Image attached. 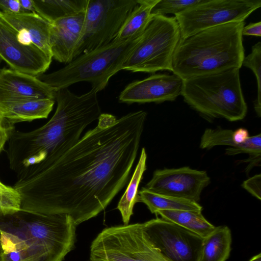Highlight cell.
<instances>
[{
  "label": "cell",
  "instance_id": "obj_1",
  "mask_svg": "<svg viewBox=\"0 0 261 261\" xmlns=\"http://www.w3.org/2000/svg\"><path fill=\"white\" fill-rule=\"evenodd\" d=\"M146 116L142 110L119 119L101 114L71 148L21 170L13 186L21 209L67 215L76 225L96 217L126 184Z\"/></svg>",
  "mask_w": 261,
  "mask_h": 261
},
{
  "label": "cell",
  "instance_id": "obj_2",
  "mask_svg": "<svg viewBox=\"0 0 261 261\" xmlns=\"http://www.w3.org/2000/svg\"><path fill=\"white\" fill-rule=\"evenodd\" d=\"M94 89L81 95L68 88L55 90L56 111L44 125L23 132L14 128L8 139V158L11 169L17 173L44 160L59 155L74 145L84 129L101 114Z\"/></svg>",
  "mask_w": 261,
  "mask_h": 261
},
{
  "label": "cell",
  "instance_id": "obj_3",
  "mask_svg": "<svg viewBox=\"0 0 261 261\" xmlns=\"http://www.w3.org/2000/svg\"><path fill=\"white\" fill-rule=\"evenodd\" d=\"M76 226L67 215L0 213L3 248L18 251L24 261H63L74 247Z\"/></svg>",
  "mask_w": 261,
  "mask_h": 261
},
{
  "label": "cell",
  "instance_id": "obj_4",
  "mask_svg": "<svg viewBox=\"0 0 261 261\" xmlns=\"http://www.w3.org/2000/svg\"><path fill=\"white\" fill-rule=\"evenodd\" d=\"M245 22L227 23L181 38L172 72L182 80L238 68L245 57L242 31Z\"/></svg>",
  "mask_w": 261,
  "mask_h": 261
},
{
  "label": "cell",
  "instance_id": "obj_5",
  "mask_svg": "<svg viewBox=\"0 0 261 261\" xmlns=\"http://www.w3.org/2000/svg\"><path fill=\"white\" fill-rule=\"evenodd\" d=\"M181 95L186 103L207 120L222 118L236 121L247 114L238 68L183 80Z\"/></svg>",
  "mask_w": 261,
  "mask_h": 261
},
{
  "label": "cell",
  "instance_id": "obj_6",
  "mask_svg": "<svg viewBox=\"0 0 261 261\" xmlns=\"http://www.w3.org/2000/svg\"><path fill=\"white\" fill-rule=\"evenodd\" d=\"M140 36L124 41L114 40L105 46L79 56L56 71L36 77L55 90L87 82L98 92L105 88L113 75L122 70L123 62Z\"/></svg>",
  "mask_w": 261,
  "mask_h": 261
},
{
  "label": "cell",
  "instance_id": "obj_7",
  "mask_svg": "<svg viewBox=\"0 0 261 261\" xmlns=\"http://www.w3.org/2000/svg\"><path fill=\"white\" fill-rule=\"evenodd\" d=\"M180 39L179 27L174 16L151 15L145 30L123 62L122 70L172 72L173 57Z\"/></svg>",
  "mask_w": 261,
  "mask_h": 261
},
{
  "label": "cell",
  "instance_id": "obj_8",
  "mask_svg": "<svg viewBox=\"0 0 261 261\" xmlns=\"http://www.w3.org/2000/svg\"><path fill=\"white\" fill-rule=\"evenodd\" d=\"M91 261H168L154 247L143 223L107 227L93 241Z\"/></svg>",
  "mask_w": 261,
  "mask_h": 261
},
{
  "label": "cell",
  "instance_id": "obj_9",
  "mask_svg": "<svg viewBox=\"0 0 261 261\" xmlns=\"http://www.w3.org/2000/svg\"><path fill=\"white\" fill-rule=\"evenodd\" d=\"M138 0H88L73 60L114 40Z\"/></svg>",
  "mask_w": 261,
  "mask_h": 261
},
{
  "label": "cell",
  "instance_id": "obj_10",
  "mask_svg": "<svg viewBox=\"0 0 261 261\" xmlns=\"http://www.w3.org/2000/svg\"><path fill=\"white\" fill-rule=\"evenodd\" d=\"M260 6V0H202L174 17L185 38L219 25L244 21Z\"/></svg>",
  "mask_w": 261,
  "mask_h": 261
},
{
  "label": "cell",
  "instance_id": "obj_11",
  "mask_svg": "<svg viewBox=\"0 0 261 261\" xmlns=\"http://www.w3.org/2000/svg\"><path fill=\"white\" fill-rule=\"evenodd\" d=\"M150 241L168 261H200L203 239L163 218L143 223Z\"/></svg>",
  "mask_w": 261,
  "mask_h": 261
},
{
  "label": "cell",
  "instance_id": "obj_12",
  "mask_svg": "<svg viewBox=\"0 0 261 261\" xmlns=\"http://www.w3.org/2000/svg\"><path fill=\"white\" fill-rule=\"evenodd\" d=\"M0 59L13 70L37 76L47 70L53 58L0 16Z\"/></svg>",
  "mask_w": 261,
  "mask_h": 261
},
{
  "label": "cell",
  "instance_id": "obj_13",
  "mask_svg": "<svg viewBox=\"0 0 261 261\" xmlns=\"http://www.w3.org/2000/svg\"><path fill=\"white\" fill-rule=\"evenodd\" d=\"M210 183L206 171L183 167L156 170L144 188L152 193L198 203L202 191Z\"/></svg>",
  "mask_w": 261,
  "mask_h": 261
},
{
  "label": "cell",
  "instance_id": "obj_14",
  "mask_svg": "<svg viewBox=\"0 0 261 261\" xmlns=\"http://www.w3.org/2000/svg\"><path fill=\"white\" fill-rule=\"evenodd\" d=\"M182 84L183 80L175 74H153L128 84L119 100L127 104L172 101L181 95Z\"/></svg>",
  "mask_w": 261,
  "mask_h": 261
},
{
  "label": "cell",
  "instance_id": "obj_15",
  "mask_svg": "<svg viewBox=\"0 0 261 261\" xmlns=\"http://www.w3.org/2000/svg\"><path fill=\"white\" fill-rule=\"evenodd\" d=\"M55 100V90L36 76L12 69L0 71V103L24 99Z\"/></svg>",
  "mask_w": 261,
  "mask_h": 261
},
{
  "label": "cell",
  "instance_id": "obj_16",
  "mask_svg": "<svg viewBox=\"0 0 261 261\" xmlns=\"http://www.w3.org/2000/svg\"><path fill=\"white\" fill-rule=\"evenodd\" d=\"M85 11L59 19L50 23L49 45L52 58L67 64L73 60V55L81 36Z\"/></svg>",
  "mask_w": 261,
  "mask_h": 261
},
{
  "label": "cell",
  "instance_id": "obj_17",
  "mask_svg": "<svg viewBox=\"0 0 261 261\" xmlns=\"http://www.w3.org/2000/svg\"><path fill=\"white\" fill-rule=\"evenodd\" d=\"M0 16L33 44L52 57L49 45L50 23L37 13L12 14L0 11Z\"/></svg>",
  "mask_w": 261,
  "mask_h": 261
},
{
  "label": "cell",
  "instance_id": "obj_18",
  "mask_svg": "<svg viewBox=\"0 0 261 261\" xmlns=\"http://www.w3.org/2000/svg\"><path fill=\"white\" fill-rule=\"evenodd\" d=\"M233 130L227 129L207 128L201 136L200 147L210 149L219 145L230 146L226 149L225 154L228 155L239 153H247L257 160L260 159L261 135L250 136L242 145L234 143L232 139Z\"/></svg>",
  "mask_w": 261,
  "mask_h": 261
},
{
  "label": "cell",
  "instance_id": "obj_19",
  "mask_svg": "<svg viewBox=\"0 0 261 261\" xmlns=\"http://www.w3.org/2000/svg\"><path fill=\"white\" fill-rule=\"evenodd\" d=\"M55 100L51 99H24L0 103V113L11 124L46 118Z\"/></svg>",
  "mask_w": 261,
  "mask_h": 261
},
{
  "label": "cell",
  "instance_id": "obj_20",
  "mask_svg": "<svg viewBox=\"0 0 261 261\" xmlns=\"http://www.w3.org/2000/svg\"><path fill=\"white\" fill-rule=\"evenodd\" d=\"M88 0H33L36 13L50 23L86 11Z\"/></svg>",
  "mask_w": 261,
  "mask_h": 261
},
{
  "label": "cell",
  "instance_id": "obj_21",
  "mask_svg": "<svg viewBox=\"0 0 261 261\" xmlns=\"http://www.w3.org/2000/svg\"><path fill=\"white\" fill-rule=\"evenodd\" d=\"M137 201L144 203L153 214L160 210L189 211L201 212L198 203L187 199L151 192L144 188L138 192Z\"/></svg>",
  "mask_w": 261,
  "mask_h": 261
},
{
  "label": "cell",
  "instance_id": "obj_22",
  "mask_svg": "<svg viewBox=\"0 0 261 261\" xmlns=\"http://www.w3.org/2000/svg\"><path fill=\"white\" fill-rule=\"evenodd\" d=\"M231 242L228 227H216L203 239L200 261H226L229 256Z\"/></svg>",
  "mask_w": 261,
  "mask_h": 261
},
{
  "label": "cell",
  "instance_id": "obj_23",
  "mask_svg": "<svg viewBox=\"0 0 261 261\" xmlns=\"http://www.w3.org/2000/svg\"><path fill=\"white\" fill-rule=\"evenodd\" d=\"M159 0H138V5L125 19L117 36V41H124L140 36L151 17V12Z\"/></svg>",
  "mask_w": 261,
  "mask_h": 261
},
{
  "label": "cell",
  "instance_id": "obj_24",
  "mask_svg": "<svg viewBox=\"0 0 261 261\" xmlns=\"http://www.w3.org/2000/svg\"><path fill=\"white\" fill-rule=\"evenodd\" d=\"M155 215L174 223L204 239L215 228L201 212L189 211L160 210Z\"/></svg>",
  "mask_w": 261,
  "mask_h": 261
},
{
  "label": "cell",
  "instance_id": "obj_25",
  "mask_svg": "<svg viewBox=\"0 0 261 261\" xmlns=\"http://www.w3.org/2000/svg\"><path fill=\"white\" fill-rule=\"evenodd\" d=\"M147 154L142 148L140 158L129 184L121 199L117 208L121 213L124 225L128 224L133 214L135 204L138 202V190L143 175L146 170Z\"/></svg>",
  "mask_w": 261,
  "mask_h": 261
},
{
  "label": "cell",
  "instance_id": "obj_26",
  "mask_svg": "<svg viewBox=\"0 0 261 261\" xmlns=\"http://www.w3.org/2000/svg\"><path fill=\"white\" fill-rule=\"evenodd\" d=\"M261 43L255 44L251 49V53L245 57L242 65L250 69L254 73L257 83V97L254 101V108L258 117L261 114Z\"/></svg>",
  "mask_w": 261,
  "mask_h": 261
},
{
  "label": "cell",
  "instance_id": "obj_27",
  "mask_svg": "<svg viewBox=\"0 0 261 261\" xmlns=\"http://www.w3.org/2000/svg\"><path fill=\"white\" fill-rule=\"evenodd\" d=\"M201 1L202 0H159L152 9L151 15L167 16V14H173L175 15Z\"/></svg>",
  "mask_w": 261,
  "mask_h": 261
},
{
  "label": "cell",
  "instance_id": "obj_28",
  "mask_svg": "<svg viewBox=\"0 0 261 261\" xmlns=\"http://www.w3.org/2000/svg\"><path fill=\"white\" fill-rule=\"evenodd\" d=\"M21 209V197L19 193L0 181V213L6 215Z\"/></svg>",
  "mask_w": 261,
  "mask_h": 261
},
{
  "label": "cell",
  "instance_id": "obj_29",
  "mask_svg": "<svg viewBox=\"0 0 261 261\" xmlns=\"http://www.w3.org/2000/svg\"><path fill=\"white\" fill-rule=\"evenodd\" d=\"M242 187L252 196L260 200L261 198V175L256 174L245 180Z\"/></svg>",
  "mask_w": 261,
  "mask_h": 261
},
{
  "label": "cell",
  "instance_id": "obj_30",
  "mask_svg": "<svg viewBox=\"0 0 261 261\" xmlns=\"http://www.w3.org/2000/svg\"><path fill=\"white\" fill-rule=\"evenodd\" d=\"M13 129V125L10 124L0 113V153L3 150L10 134Z\"/></svg>",
  "mask_w": 261,
  "mask_h": 261
},
{
  "label": "cell",
  "instance_id": "obj_31",
  "mask_svg": "<svg viewBox=\"0 0 261 261\" xmlns=\"http://www.w3.org/2000/svg\"><path fill=\"white\" fill-rule=\"evenodd\" d=\"M0 9L8 14H20L19 0H0Z\"/></svg>",
  "mask_w": 261,
  "mask_h": 261
},
{
  "label": "cell",
  "instance_id": "obj_32",
  "mask_svg": "<svg viewBox=\"0 0 261 261\" xmlns=\"http://www.w3.org/2000/svg\"><path fill=\"white\" fill-rule=\"evenodd\" d=\"M242 36H254L260 37L261 36V22L250 23L244 26L242 31Z\"/></svg>",
  "mask_w": 261,
  "mask_h": 261
},
{
  "label": "cell",
  "instance_id": "obj_33",
  "mask_svg": "<svg viewBox=\"0 0 261 261\" xmlns=\"http://www.w3.org/2000/svg\"><path fill=\"white\" fill-rule=\"evenodd\" d=\"M249 137L248 130L244 128H239L232 133V139L238 145L243 144Z\"/></svg>",
  "mask_w": 261,
  "mask_h": 261
},
{
  "label": "cell",
  "instance_id": "obj_34",
  "mask_svg": "<svg viewBox=\"0 0 261 261\" xmlns=\"http://www.w3.org/2000/svg\"><path fill=\"white\" fill-rule=\"evenodd\" d=\"M20 14L36 13L33 5V0H19Z\"/></svg>",
  "mask_w": 261,
  "mask_h": 261
},
{
  "label": "cell",
  "instance_id": "obj_35",
  "mask_svg": "<svg viewBox=\"0 0 261 261\" xmlns=\"http://www.w3.org/2000/svg\"><path fill=\"white\" fill-rule=\"evenodd\" d=\"M3 248L2 243V233L0 231V261H3Z\"/></svg>",
  "mask_w": 261,
  "mask_h": 261
},
{
  "label": "cell",
  "instance_id": "obj_36",
  "mask_svg": "<svg viewBox=\"0 0 261 261\" xmlns=\"http://www.w3.org/2000/svg\"><path fill=\"white\" fill-rule=\"evenodd\" d=\"M249 261H261V253L253 256Z\"/></svg>",
  "mask_w": 261,
  "mask_h": 261
},
{
  "label": "cell",
  "instance_id": "obj_37",
  "mask_svg": "<svg viewBox=\"0 0 261 261\" xmlns=\"http://www.w3.org/2000/svg\"><path fill=\"white\" fill-rule=\"evenodd\" d=\"M0 63H1V59H0ZM1 69H0V71H1Z\"/></svg>",
  "mask_w": 261,
  "mask_h": 261
}]
</instances>
